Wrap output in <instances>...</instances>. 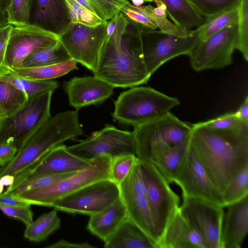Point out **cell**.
Instances as JSON below:
<instances>
[{"label":"cell","mask_w":248,"mask_h":248,"mask_svg":"<svg viewBox=\"0 0 248 248\" xmlns=\"http://www.w3.org/2000/svg\"><path fill=\"white\" fill-rule=\"evenodd\" d=\"M192 125L188 146L222 196L235 175L248 166V125L233 130L213 129L202 122Z\"/></svg>","instance_id":"1"},{"label":"cell","mask_w":248,"mask_h":248,"mask_svg":"<svg viewBox=\"0 0 248 248\" xmlns=\"http://www.w3.org/2000/svg\"><path fill=\"white\" fill-rule=\"evenodd\" d=\"M143 28L120 12L113 33L107 35L94 76L114 88H131L147 83L151 75L142 51L140 32Z\"/></svg>","instance_id":"2"},{"label":"cell","mask_w":248,"mask_h":248,"mask_svg":"<svg viewBox=\"0 0 248 248\" xmlns=\"http://www.w3.org/2000/svg\"><path fill=\"white\" fill-rule=\"evenodd\" d=\"M83 133L78 110L61 112L50 117L17 151L14 159L0 167V177L15 175L26 169L46 152Z\"/></svg>","instance_id":"3"},{"label":"cell","mask_w":248,"mask_h":248,"mask_svg":"<svg viewBox=\"0 0 248 248\" xmlns=\"http://www.w3.org/2000/svg\"><path fill=\"white\" fill-rule=\"evenodd\" d=\"M180 103L151 87L135 86L120 94L112 116L120 124L134 126L164 116Z\"/></svg>","instance_id":"4"},{"label":"cell","mask_w":248,"mask_h":248,"mask_svg":"<svg viewBox=\"0 0 248 248\" xmlns=\"http://www.w3.org/2000/svg\"><path fill=\"white\" fill-rule=\"evenodd\" d=\"M192 124L179 120L170 112L155 120L134 126L136 156L149 162L158 152L188 142Z\"/></svg>","instance_id":"5"},{"label":"cell","mask_w":248,"mask_h":248,"mask_svg":"<svg viewBox=\"0 0 248 248\" xmlns=\"http://www.w3.org/2000/svg\"><path fill=\"white\" fill-rule=\"evenodd\" d=\"M112 159L108 155L95 157L87 168L53 184L11 196L31 205L51 207L57 200L87 185L101 180L110 179Z\"/></svg>","instance_id":"6"},{"label":"cell","mask_w":248,"mask_h":248,"mask_svg":"<svg viewBox=\"0 0 248 248\" xmlns=\"http://www.w3.org/2000/svg\"><path fill=\"white\" fill-rule=\"evenodd\" d=\"M54 91L29 97L14 114L1 120L0 143H9L18 150L51 117L50 103Z\"/></svg>","instance_id":"7"},{"label":"cell","mask_w":248,"mask_h":248,"mask_svg":"<svg viewBox=\"0 0 248 248\" xmlns=\"http://www.w3.org/2000/svg\"><path fill=\"white\" fill-rule=\"evenodd\" d=\"M140 40L144 63L151 76L170 59L182 55L188 56L201 39L196 29L191 30L187 36L180 37L143 28Z\"/></svg>","instance_id":"8"},{"label":"cell","mask_w":248,"mask_h":248,"mask_svg":"<svg viewBox=\"0 0 248 248\" xmlns=\"http://www.w3.org/2000/svg\"><path fill=\"white\" fill-rule=\"evenodd\" d=\"M139 161L158 242L168 224L179 210L180 199L152 164Z\"/></svg>","instance_id":"9"},{"label":"cell","mask_w":248,"mask_h":248,"mask_svg":"<svg viewBox=\"0 0 248 248\" xmlns=\"http://www.w3.org/2000/svg\"><path fill=\"white\" fill-rule=\"evenodd\" d=\"M108 21L95 26L72 22L59 36L71 58L90 70H96L107 38Z\"/></svg>","instance_id":"10"},{"label":"cell","mask_w":248,"mask_h":248,"mask_svg":"<svg viewBox=\"0 0 248 248\" xmlns=\"http://www.w3.org/2000/svg\"><path fill=\"white\" fill-rule=\"evenodd\" d=\"M120 196L119 186L110 179H104L59 199L51 207L69 214L91 216L104 210Z\"/></svg>","instance_id":"11"},{"label":"cell","mask_w":248,"mask_h":248,"mask_svg":"<svg viewBox=\"0 0 248 248\" xmlns=\"http://www.w3.org/2000/svg\"><path fill=\"white\" fill-rule=\"evenodd\" d=\"M238 24H231L201 41L190 54V63L196 71L219 69L230 65L236 49Z\"/></svg>","instance_id":"12"},{"label":"cell","mask_w":248,"mask_h":248,"mask_svg":"<svg viewBox=\"0 0 248 248\" xmlns=\"http://www.w3.org/2000/svg\"><path fill=\"white\" fill-rule=\"evenodd\" d=\"M118 186L128 217L145 233L156 248L158 239L138 159L128 176Z\"/></svg>","instance_id":"13"},{"label":"cell","mask_w":248,"mask_h":248,"mask_svg":"<svg viewBox=\"0 0 248 248\" xmlns=\"http://www.w3.org/2000/svg\"><path fill=\"white\" fill-rule=\"evenodd\" d=\"M71 153L87 159L101 155L112 158L125 155H136L132 132L107 125L91 137L78 144L66 147Z\"/></svg>","instance_id":"14"},{"label":"cell","mask_w":248,"mask_h":248,"mask_svg":"<svg viewBox=\"0 0 248 248\" xmlns=\"http://www.w3.org/2000/svg\"><path fill=\"white\" fill-rule=\"evenodd\" d=\"M183 199L179 211L201 235L206 248H221L224 207L193 197Z\"/></svg>","instance_id":"15"},{"label":"cell","mask_w":248,"mask_h":248,"mask_svg":"<svg viewBox=\"0 0 248 248\" xmlns=\"http://www.w3.org/2000/svg\"><path fill=\"white\" fill-rule=\"evenodd\" d=\"M92 159H87L69 152L63 144L48 151L26 169L16 174L9 191L23 182L39 177L76 172L89 167Z\"/></svg>","instance_id":"16"},{"label":"cell","mask_w":248,"mask_h":248,"mask_svg":"<svg viewBox=\"0 0 248 248\" xmlns=\"http://www.w3.org/2000/svg\"><path fill=\"white\" fill-rule=\"evenodd\" d=\"M59 40L57 35L31 24L13 26L1 69L22 68L28 55L48 47Z\"/></svg>","instance_id":"17"},{"label":"cell","mask_w":248,"mask_h":248,"mask_svg":"<svg viewBox=\"0 0 248 248\" xmlns=\"http://www.w3.org/2000/svg\"><path fill=\"white\" fill-rule=\"evenodd\" d=\"M173 183L181 188L183 197L203 200L224 207L221 195L211 181L198 157L188 146Z\"/></svg>","instance_id":"18"},{"label":"cell","mask_w":248,"mask_h":248,"mask_svg":"<svg viewBox=\"0 0 248 248\" xmlns=\"http://www.w3.org/2000/svg\"><path fill=\"white\" fill-rule=\"evenodd\" d=\"M70 105L77 110L104 102L113 93L114 87L95 76L75 77L63 83Z\"/></svg>","instance_id":"19"},{"label":"cell","mask_w":248,"mask_h":248,"mask_svg":"<svg viewBox=\"0 0 248 248\" xmlns=\"http://www.w3.org/2000/svg\"><path fill=\"white\" fill-rule=\"evenodd\" d=\"M71 23L64 0H33L31 24L59 36Z\"/></svg>","instance_id":"20"},{"label":"cell","mask_w":248,"mask_h":248,"mask_svg":"<svg viewBox=\"0 0 248 248\" xmlns=\"http://www.w3.org/2000/svg\"><path fill=\"white\" fill-rule=\"evenodd\" d=\"M226 207L221 235V248H240L248 232V195Z\"/></svg>","instance_id":"21"},{"label":"cell","mask_w":248,"mask_h":248,"mask_svg":"<svg viewBox=\"0 0 248 248\" xmlns=\"http://www.w3.org/2000/svg\"><path fill=\"white\" fill-rule=\"evenodd\" d=\"M156 248H206V247L201 235L178 210L166 226Z\"/></svg>","instance_id":"22"},{"label":"cell","mask_w":248,"mask_h":248,"mask_svg":"<svg viewBox=\"0 0 248 248\" xmlns=\"http://www.w3.org/2000/svg\"><path fill=\"white\" fill-rule=\"evenodd\" d=\"M127 217L125 206L120 196L101 212L90 216L87 229L105 242Z\"/></svg>","instance_id":"23"},{"label":"cell","mask_w":248,"mask_h":248,"mask_svg":"<svg viewBox=\"0 0 248 248\" xmlns=\"http://www.w3.org/2000/svg\"><path fill=\"white\" fill-rule=\"evenodd\" d=\"M105 248H155L154 244L128 217L104 242Z\"/></svg>","instance_id":"24"},{"label":"cell","mask_w":248,"mask_h":248,"mask_svg":"<svg viewBox=\"0 0 248 248\" xmlns=\"http://www.w3.org/2000/svg\"><path fill=\"white\" fill-rule=\"evenodd\" d=\"M173 23L185 30L198 27L204 21L188 0H160Z\"/></svg>","instance_id":"25"},{"label":"cell","mask_w":248,"mask_h":248,"mask_svg":"<svg viewBox=\"0 0 248 248\" xmlns=\"http://www.w3.org/2000/svg\"><path fill=\"white\" fill-rule=\"evenodd\" d=\"M188 146V142L164 149L155 154L149 163L156 168L169 183H173Z\"/></svg>","instance_id":"26"},{"label":"cell","mask_w":248,"mask_h":248,"mask_svg":"<svg viewBox=\"0 0 248 248\" xmlns=\"http://www.w3.org/2000/svg\"><path fill=\"white\" fill-rule=\"evenodd\" d=\"M77 62L71 59L61 63L35 67L2 68L9 73L23 78L39 80H51L62 76L77 67Z\"/></svg>","instance_id":"27"},{"label":"cell","mask_w":248,"mask_h":248,"mask_svg":"<svg viewBox=\"0 0 248 248\" xmlns=\"http://www.w3.org/2000/svg\"><path fill=\"white\" fill-rule=\"evenodd\" d=\"M58 210L54 208L50 212L44 214L26 226L24 237L30 241L40 242L61 227V219Z\"/></svg>","instance_id":"28"},{"label":"cell","mask_w":248,"mask_h":248,"mask_svg":"<svg viewBox=\"0 0 248 248\" xmlns=\"http://www.w3.org/2000/svg\"><path fill=\"white\" fill-rule=\"evenodd\" d=\"M62 43L56 44L28 55L23 62L22 67H41L55 64L71 60Z\"/></svg>","instance_id":"29"},{"label":"cell","mask_w":248,"mask_h":248,"mask_svg":"<svg viewBox=\"0 0 248 248\" xmlns=\"http://www.w3.org/2000/svg\"><path fill=\"white\" fill-rule=\"evenodd\" d=\"M0 79L10 83L23 92L28 98L47 91H54L59 86V83L55 80L27 78L2 70H0Z\"/></svg>","instance_id":"30"},{"label":"cell","mask_w":248,"mask_h":248,"mask_svg":"<svg viewBox=\"0 0 248 248\" xmlns=\"http://www.w3.org/2000/svg\"><path fill=\"white\" fill-rule=\"evenodd\" d=\"M27 95L10 83L0 79V118H8L27 101Z\"/></svg>","instance_id":"31"},{"label":"cell","mask_w":248,"mask_h":248,"mask_svg":"<svg viewBox=\"0 0 248 248\" xmlns=\"http://www.w3.org/2000/svg\"><path fill=\"white\" fill-rule=\"evenodd\" d=\"M204 18V22L196 29L201 41L207 39L231 24L238 23V7Z\"/></svg>","instance_id":"32"},{"label":"cell","mask_w":248,"mask_h":248,"mask_svg":"<svg viewBox=\"0 0 248 248\" xmlns=\"http://www.w3.org/2000/svg\"><path fill=\"white\" fill-rule=\"evenodd\" d=\"M248 195V166L232 179L222 195L224 207Z\"/></svg>","instance_id":"33"},{"label":"cell","mask_w":248,"mask_h":248,"mask_svg":"<svg viewBox=\"0 0 248 248\" xmlns=\"http://www.w3.org/2000/svg\"><path fill=\"white\" fill-rule=\"evenodd\" d=\"M205 17L225 12L238 7L241 0H188Z\"/></svg>","instance_id":"34"},{"label":"cell","mask_w":248,"mask_h":248,"mask_svg":"<svg viewBox=\"0 0 248 248\" xmlns=\"http://www.w3.org/2000/svg\"><path fill=\"white\" fill-rule=\"evenodd\" d=\"M138 7L156 28H158L159 31L163 32L180 37L187 36L191 32V30H185L171 22L167 17H162L155 15L153 11L154 7L151 5L140 6Z\"/></svg>","instance_id":"35"},{"label":"cell","mask_w":248,"mask_h":248,"mask_svg":"<svg viewBox=\"0 0 248 248\" xmlns=\"http://www.w3.org/2000/svg\"><path fill=\"white\" fill-rule=\"evenodd\" d=\"M33 0H11L7 9L9 24L13 26L30 25Z\"/></svg>","instance_id":"36"},{"label":"cell","mask_w":248,"mask_h":248,"mask_svg":"<svg viewBox=\"0 0 248 248\" xmlns=\"http://www.w3.org/2000/svg\"><path fill=\"white\" fill-rule=\"evenodd\" d=\"M238 40L236 49L248 61V0H241L238 7Z\"/></svg>","instance_id":"37"},{"label":"cell","mask_w":248,"mask_h":248,"mask_svg":"<svg viewBox=\"0 0 248 248\" xmlns=\"http://www.w3.org/2000/svg\"><path fill=\"white\" fill-rule=\"evenodd\" d=\"M138 158L134 155H125L112 159L110 179L118 185L128 176Z\"/></svg>","instance_id":"38"},{"label":"cell","mask_w":248,"mask_h":248,"mask_svg":"<svg viewBox=\"0 0 248 248\" xmlns=\"http://www.w3.org/2000/svg\"><path fill=\"white\" fill-rule=\"evenodd\" d=\"M74 173L75 172L45 176L32 180L25 181L18 185L13 189L9 191H4L3 193L10 195H14L24 191L46 187L63 178H66Z\"/></svg>","instance_id":"39"},{"label":"cell","mask_w":248,"mask_h":248,"mask_svg":"<svg viewBox=\"0 0 248 248\" xmlns=\"http://www.w3.org/2000/svg\"><path fill=\"white\" fill-rule=\"evenodd\" d=\"M87 0L98 17L104 21H108L119 15L120 7L128 0Z\"/></svg>","instance_id":"40"},{"label":"cell","mask_w":248,"mask_h":248,"mask_svg":"<svg viewBox=\"0 0 248 248\" xmlns=\"http://www.w3.org/2000/svg\"><path fill=\"white\" fill-rule=\"evenodd\" d=\"M202 123L206 126L217 130H233L248 125L239 120L234 113L225 114Z\"/></svg>","instance_id":"41"},{"label":"cell","mask_w":248,"mask_h":248,"mask_svg":"<svg viewBox=\"0 0 248 248\" xmlns=\"http://www.w3.org/2000/svg\"><path fill=\"white\" fill-rule=\"evenodd\" d=\"M120 11L128 20L140 25L144 28L151 30L157 29L138 6L134 5L128 0L120 7Z\"/></svg>","instance_id":"42"},{"label":"cell","mask_w":248,"mask_h":248,"mask_svg":"<svg viewBox=\"0 0 248 248\" xmlns=\"http://www.w3.org/2000/svg\"><path fill=\"white\" fill-rule=\"evenodd\" d=\"M0 210L8 217L22 221L26 226L33 221V212L31 206H7L0 204Z\"/></svg>","instance_id":"43"},{"label":"cell","mask_w":248,"mask_h":248,"mask_svg":"<svg viewBox=\"0 0 248 248\" xmlns=\"http://www.w3.org/2000/svg\"><path fill=\"white\" fill-rule=\"evenodd\" d=\"M13 27L9 24L0 28V70L3 64L6 47Z\"/></svg>","instance_id":"44"},{"label":"cell","mask_w":248,"mask_h":248,"mask_svg":"<svg viewBox=\"0 0 248 248\" xmlns=\"http://www.w3.org/2000/svg\"><path fill=\"white\" fill-rule=\"evenodd\" d=\"M18 150L9 143H0V166L3 167L10 163L15 157Z\"/></svg>","instance_id":"45"},{"label":"cell","mask_w":248,"mask_h":248,"mask_svg":"<svg viewBox=\"0 0 248 248\" xmlns=\"http://www.w3.org/2000/svg\"><path fill=\"white\" fill-rule=\"evenodd\" d=\"M47 248H94L87 242L75 243H71L65 240L61 239L58 242L47 246Z\"/></svg>","instance_id":"46"},{"label":"cell","mask_w":248,"mask_h":248,"mask_svg":"<svg viewBox=\"0 0 248 248\" xmlns=\"http://www.w3.org/2000/svg\"><path fill=\"white\" fill-rule=\"evenodd\" d=\"M0 204L7 206L20 205L31 206V205L14 196L5 194L0 195Z\"/></svg>","instance_id":"47"},{"label":"cell","mask_w":248,"mask_h":248,"mask_svg":"<svg viewBox=\"0 0 248 248\" xmlns=\"http://www.w3.org/2000/svg\"><path fill=\"white\" fill-rule=\"evenodd\" d=\"M236 116L241 121L248 124V97L247 96L239 109L234 112Z\"/></svg>","instance_id":"48"},{"label":"cell","mask_w":248,"mask_h":248,"mask_svg":"<svg viewBox=\"0 0 248 248\" xmlns=\"http://www.w3.org/2000/svg\"><path fill=\"white\" fill-rule=\"evenodd\" d=\"M14 175L5 174L0 177V182L3 186H10L14 181Z\"/></svg>","instance_id":"49"},{"label":"cell","mask_w":248,"mask_h":248,"mask_svg":"<svg viewBox=\"0 0 248 248\" xmlns=\"http://www.w3.org/2000/svg\"><path fill=\"white\" fill-rule=\"evenodd\" d=\"M9 24L7 11L0 8V28Z\"/></svg>","instance_id":"50"},{"label":"cell","mask_w":248,"mask_h":248,"mask_svg":"<svg viewBox=\"0 0 248 248\" xmlns=\"http://www.w3.org/2000/svg\"><path fill=\"white\" fill-rule=\"evenodd\" d=\"M153 11L155 15L162 16L167 17V13L165 8L156 6V7H154Z\"/></svg>","instance_id":"51"},{"label":"cell","mask_w":248,"mask_h":248,"mask_svg":"<svg viewBox=\"0 0 248 248\" xmlns=\"http://www.w3.org/2000/svg\"><path fill=\"white\" fill-rule=\"evenodd\" d=\"M11 0H0V8L7 11Z\"/></svg>","instance_id":"52"},{"label":"cell","mask_w":248,"mask_h":248,"mask_svg":"<svg viewBox=\"0 0 248 248\" xmlns=\"http://www.w3.org/2000/svg\"><path fill=\"white\" fill-rule=\"evenodd\" d=\"M132 3L136 6H141L145 2H147L146 0H132Z\"/></svg>","instance_id":"53"},{"label":"cell","mask_w":248,"mask_h":248,"mask_svg":"<svg viewBox=\"0 0 248 248\" xmlns=\"http://www.w3.org/2000/svg\"><path fill=\"white\" fill-rule=\"evenodd\" d=\"M156 6L162 7L166 8L165 6L162 3L160 0H153Z\"/></svg>","instance_id":"54"},{"label":"cell","mask_w":248,"mask_h":248,"mask_svg":"<svg viewBox=\"0 0 248 248\" xmlns=\"http://www.w3.org/2000/svg\"><path fill=\"white\" fill-rule=\"evenodd\" d=\"M3 190V186L1 184L0 182V195L2 193Z\"/></svg>","instance_id":"55"},{"label":"cell","mask_w":248,"mask_h":248,"mask_svg":"<svg viewBox=\"0 0 248 248\" xmlns=\"http://www.w3.org/2000/svg\"><path fill=\"white\" fill-rule=\"evenodd\" d=\"M147 2H151V1H153V0H146Z\"/></svg>","instance_id":"56"},{"label":"cell","mask_w":248,"mask_h":248,"mask_svg":"<svg viewBox=\"0 0 248 248\" xmlns=\"http://www.w3.org/2000/svg\"><path fill=\"white\" fill-rule=\"evenodd\" d=\"M1 119L0 118V124H1Z\"/></svg>","instance_id":"57"}]
</instances>
